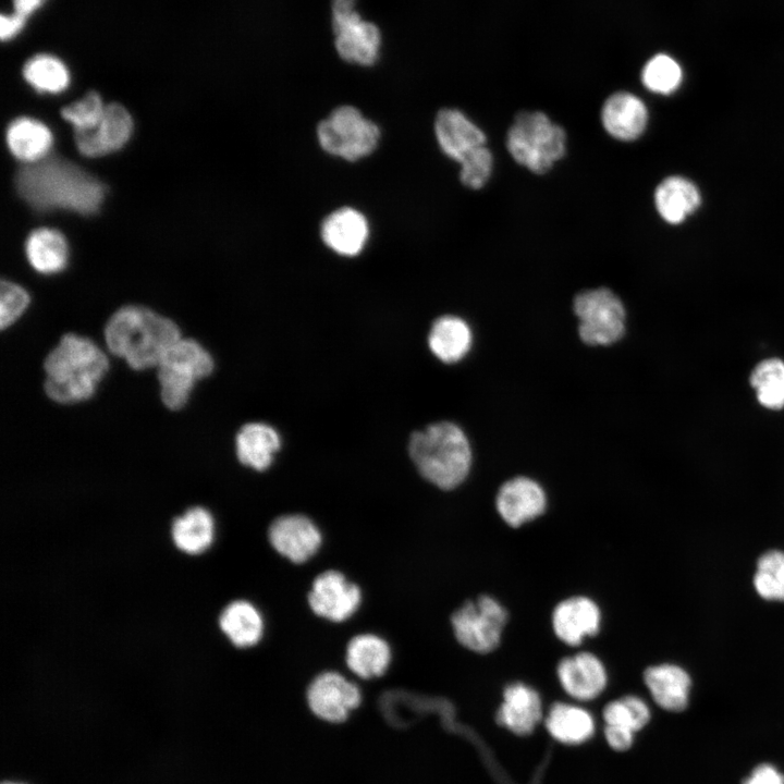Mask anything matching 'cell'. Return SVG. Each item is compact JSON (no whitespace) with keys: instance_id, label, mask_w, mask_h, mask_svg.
Segmentation results:
<instances>
[{"instance_id":"cell-31","label":"cell","mask_w":784,"mask_h":784,"mask_svg":"<svg viewBox=\"0 0 784 784\" xmlns=\"http://www.w3.org/2000/svg\"><path fill=\"white\" fill-rule=\"evenodd\" d=\"M27 258L41 273H54L68 262V245L63 235L51 229L34 231L26 243Z\"/></svg>"},{"instance_id":"cell-41","label":"cell","mask_w":784,"mask_h":784,"mask_svg":"<svg viewBox=\"0 0 784 784\" xmlns=\"http://www.w3.org/2000/svg\"><path fill=\"white\" fill-rule=\"evenodd\" d=\"M604 736L612 749L624 751L633 745L635 732L621 726L605 725Z\"/></svg>"},{"instance_id":"cell-25","label":"cell","mask_w":784,"mask_h":784,"mask_svg":"<svg viewBox=\"0 0 784 784\" xmlns=\"http://www.w3.org/2000/svg\"><path fill=\"white\" fill-rule=\"evenodd\" d=\"M697 186L682 176H669L654 192V205L661 218L670 224L683 222L700 205Z\"/></svg>"},{"instance_id":"cell-34","label":"cell","mask_w":784,"mask_h":784,"mask_svg":"<svg viewBox=\"0 0 784 784\" xmlns=\"http://www.w3.org/2000/svg\"><path fill=\"white\" fill-rule=\"evenodd\" d=\"M683 71L672 57L659 53L652 57L644 66L641 81L652 93L669 95L678 88L682 83Z\"/></svg>"},{"instance_id":"cell-39","label":"cell","mask_w":784,"mask_h":784,"mask_svg":"<svg viewBox=\"0 0 784 784\" xmlns=\"http://www.w3.org/2000/svg\"><path fill=\"white\" fill-rule=\"evenodd\" d=\"M29 303L27 292L20 285L2 281L0 289V324L4 329L12 324Z\"/></svg>"},{"instance_id":"cell-8","label":"cell","mask_w":784,"mask_h":784,"mask_svg":"<svg viewBox=\"0 0 784 784\" xmlns=\"http://www.w3.org/2000/svg\"><path fill=\"white\" fill-rule=\"evenodd\" d=\"M320 146L329 154L355 161L377 146L380 131L351 106L336 108L317 127Z\"/></svg>"},{"instance_id":"cell-3","label":"cell","mask_w":784,"mask_h":784,"mask_svg":"<svg viewBox=\"0 0 784 784\" xmlns=\"http://www.w3.org/2000/svg\"><path fill=\"white\" fill-rule=\"evenodd\" d=\"M108 367L106 354L90 339L66 333L45 358L46 394L61 404L86 401Z\"/></svg>"},{"instance_id":"cell-4","label":"cell","mask_w":784,"mask_h":784,"mask_svg":"<svg viewBox=\"0 0 784 784\" xmlns=\"http://www.w3.org/2000/svg\"><path fill=\"white\" fill-rule=\"evenodd\" d=\"M409 455L420 475L443 490L460 486L471 466V449L464 431L451 421H439L416 431Z\"/></svg>"},{"instance_id":"cell-37","label":"cell","mask_w":784,"mask_h":784,"mask_svg":"<svg viewBox=\"0 0 784 784\" xmlns=\"http://www.w3.org/2000/svg\"><path fill=\"white\" fill-rule=\"evenodd\" d=\"M105 106L96 91H90L81 100L62 109V117L72 123L75 131L90 130L101 120Z\"/></svg>"},{"instance_id":"cell-23","label":"cell","mask_w":784,"mask_h":784,"mask_svg":"<svg viewBox=\"0 0 784 784\" xmlns=\"http://www.w3.org/2000/svg\"><path fill=\"white\" fill-rule=\"evenodd\" d=\"M392 659L389 644L375 634L354 636L346 646L345 662L358 677L370 679L382 676Z\"/></svg>"},{"instance_id":"cell-20","label":"cell","mask_w":784,"mask_h":784,"mask_svg":"<svg viewBox=\"0 0 784 784\" xmlns=\"http://www.w3.org/2000/svg\"><path fill=\"white\" fill-rule=\"evenodd\" d=\"M601 121L604 130L620 140H634L645 131L648 122L646 105L637 96L618 91L603 103Z\"/></svg>"},{"instance_id":"cell-16","label":"cell","mask_w":784,"mask_h":784,"mask_svg":"<svg viewBox=\"0 0 784 784\" xmlns=\"http://www.w3.org/2000/svg\"><path fill=\"white\" fill-rule=\"evenodd\" d=\"M556 673L565 693L580 701L597 698L607 686L605 669L590 652H579L562 659Z\"/></svg>"},{"instance_id":"cell-38","label":"cell","mask_w":784,"mask_h":784,"mask_svg":"<svg viewBox=\"0 0 784 784\" xmlns=\"http://www.w3.org/2000/svg\"><path fill=\"white\" fill-rule=\"evenodd\" d=\"M460 164L462 183L469 188L478 189L487 183L491 174L493 157L483 145L470 151Z\"/></svg>"},{"instance_id":"cell-14","label":"cell","mask_w":784,"mask_h":784,"mask_svg":"<svg viewBox=\"0 0 784 784\" xmlns=\"http://www.w3.org/2000/svg\"><path fill=\"white\" fill-rule=\"evenodd\" d=\"M495 505L502 519L511 527L516 528L544 512L547 497L537 481L518 476L505 481L500 487Z\"/></svg>"},{"instance_id":"cell-7","label":"cell","mask_w":784,"mask_h":784,"mask_svg":"<svg viewBox=\"0 0 784 784\" xmlns=\"http://www.w3.org/2000/svg\"><path fill=\"white\" fill-rule=\"evenodd\" d=\"M578 318V335L590 346L611 345L626 331V311L622 301L611 290L598 287L577 294L573 303Z\"/></svg>"},{"instance_id":"cell-18","label":"cell","mask_w":784,"mask_h":784,"mask_svg":"<svg viewBox=\"0 0 784 784\" xmlns=\"http://www.w3.org/2000/svg\"><path fill=\"white\" fill-rule=\"evenodd\" d=\"M434 132L442 151L458 163L486 143L485 133L456 109H442L438 112Z\"/></svg>"},{"instance_id":"cell-30","label":"cell","mask_w":784,"mask_h":784,"mask_svg":"<svg viewBox=\"0 0 784 784\" xmlns=\"http://www.w3.org/2000/svg\"><path fill=\"white\" fill-rule=\"evenodd\" d=\"M7 140L16 158L33 163L45 158L52 145V135L42 123L21 118L10 124Z\"/></svg>"},{"instance_id":"cell-5","label":"cell","mask_w":784,"mask_h":784,"mask_svg":"<svg viewBox=\"0 0 784 784\" xmlns=\"http://www.w3.org/2000/svg\"><path fill=\"white\" fill-rule=\"evenodd\" d=\"M506 147L518 164L541 174L564 156L566 134L543 112L524 111L509 128Z\"/></svg>"},{"instance_id":"cell-28","label":"cell","mask_w":784,"mask_h":784,"mask_svg":"<svg viewBox=\"0 0 784 784\" xmlns=\"http://www.w3.org/2000/svg\"><path fill=\"white\" fill-rule=\"evenodd\" d=\"M473 333L468 323L457 316L438 318L431 326L428 344L441 362L452 364L467 355L471 347Z\"/></svg>"},{"instance_id":"cell-32","label":"cell","mask_w":784,"mask_h":784,"mask_svg":"<svg viewBox=\"0 0 784 784\" xmlns=\"http://www.w3.org/2000/svg\"><path fill=\"white\" fill-rule=\"evenodd\" d=\"M749 383L758 403L771 411L784 408V360L771 357L759 362L750 372Z\"/></svg>"},{"instance_id":"cell-22","label":"cell","mask_w":784,"mask_h":784,"mask_svg":"<svg viewBox=\"0 0 784 784\" xmlns=\"http://www.w3.org/2000/svg\"><path fill=\"white\" fill-rule=\"evenodd\" d=\"M644 681L653 700L662 709L681 712L688 706L690 678L679 666H650L645 671Z\"/></svg>"},{"instance_id":"cell-1","label":"cell","mask_w":784,"mask_h":784,"mask_svg":"<svg viewBox=\"0 0 784 784\" xmlns=\"http://www.w3.org/2000/svg\"><path fill=\"white\" fill-rule=\"evenodd\" d=\"M20 195L34 208L96 212L103 185L83 169L60 158H47L22 168L16 175Z\"/></svg>"},{"instance_id":"cell-40","label":"cell","mask_w":784,"mask_h":784,"mask_svg":"<svg viewBox=\"0 0 784 784\" xmlns=\"http://www.w3.org/2000/svg\"><path fill=\"white\" fill-rule=\"evenodd\" d=\"M742 784H784V773L772 763H759L743 780Z\"/></svg>"},{"instance_id":"cell-17","label":"cell","mask_w":784,"mask_h":784,"mask_svg":"<svg viewBox=\"0 0 784 784\" xmlns=\"http://www.w3.org/2000/svg\"><path fill=\"white\" fill-rule=\"evenodd\" d=\"M600 622L598 605L586 597L563 600L552 614L555 635L569 646H578L585 637L595 636L600 629Z\"/></svg>"},{"instance_id":"cell-9","label":"cell","mask_w":784,"mask_h":784,"mask_svg":"<svg viewBox=\"0 0 784 784\" xmlns=\"http://www.w3.org/2000/svg\"><path fill=\"white\" fill-rule=\"evenodd\" d=\"M506 621L505 609L486 595L465 602L451 616L457 641L477 653H488L499 646Z\"/></svg>"},{"instance_id":"cell-12","label":"cell","mask_w":784,"mask_h":784,"mask_svg":"<svg viewBox=\"0 0 784 784\" xmlns=\"http://www.w3.org/2000/svg\"><path fill=\"white\" fill-rule=\"evenodd\" d=\"M268 539L280 555L295 564L311 559L322 543L319 528L302 514L277 517L269 526Z\"/></svg>"},{"instance_id":"cell-36","label":"cell","mask_w":784,"mask_h":784,"mask_svg":"<svg viewBox=\"0 0 784 784\" xmlns=\"http://www.w3.org/2000/svg\"><path fill=\"white\" fill-rule=\"evenodd\" d=\"M605 725H615L638 732L650 720L647 703L637 696H625L609 702L603 709Z\"/></svg>"},{"instance_id":"cell-33","label":"cell","mask_w":784,"mask_h":784,"mask_svg":"<svg viewBox=\"0 0 784 784\" xmlns=\"http://www.w3.org/2000/svg\"><path fill=\"white\" fill-rule=\"evenodd\" d=\"M25 81L41 93L58 94L70 83L66 65L56 56L39 53L29 58L23 66Z\"/></svg>"},{"instance_id":"cell-26","label":"cell","mask_w":784,"mask_h":784,"mask_svg":"<svg viewBox=\"0 0 784 784\" xmlns=\"http://www.w3.org/2000/svg\"><path fill=\"white\" fill-rule=\"evenodd\" d=\"M170 534L180 551L188 555H198L213 541L215 520L205 507L194 506L174 518Z\"/></svg>"},{"instance_id":"cell-11","label":"cell","mask_w":784,"mask_h":784,"mask_svg":"<svg viewBox=\"0 0 784 784\" xmlns=\"http://www.w3.org/2000/svg\"><path fill=\"white\" fill-rule=\"evenodd\" d=\"M307 601L316 615L339 623L350 618L358 610L362 591L344 574L329 569L314 579Z\"/></svg>"},{"instance_id":"cell-21","label":"cell","mask_w":784,"mask_h":784,"mask_svg":"<svg viewBox=\"0 0 784 784\" xmlns=\"http://www.w3.org/2000/svg\"><path fill=\"white\" fill-rule=\"evenodd\" d=\"M321 237L335 253L355 256L360 253L367 241V220L353 208H341L323 220Z\"/></svg>"},{"instance_id":"cell-44","label":"cell","mask_w":784,"mask_h":784,"mask_svg":"<svg viewBox=\"0 0 784 784\" xmlns=\"http://www.w3.org/2000/svg\"><path fill=\"white\" fill-rule=\"evenodd\" d=\"M1 784H28V783L23 782V781L7 780V781H3Z\"/></svg>"},{"instance_id":"cell-2","label":"cell","mask_w":784,"mask_h":784,"mask_svg":"<svg viewBox=\"0 0 784 784\" xmlns=\"http://www.w3.org/2000/svg\"><path fill=\"white\" fill-rule=\"evenodd\" d=\"M179 339L180 330L172 320L142 306L120 308L105 327L109 351L135 370L158 366Z\"/></svg>"},{"instance_id":"cell-29","label":"cell","mask_w":784,"mask_h":784,"mask_svg":"<svg viewBox=\"0 0 784 784\" xmlns=\"http://www.w3.org/2000/svg\"><path fill=\"white\" fill-rule=\"evenodd\" d=\"M548 733L565 745H579L595 733L591 714L581 707L565 702H555L550 708L546 721Z\"/></svg>"},{"instance_id":"cell-13","label":"cell","mask_w":784,"mask_h":784,"mask_svg":"<svg viewBox=\"0 0 784 784\" xmlns=\"http://www.w3.org/2000/svg\"><path fill=\"white\" fill-rule=\"evenodd\" d=\"M335 47L339 54L348 62L362 65L372 64L379 52L380 32L376 25L362 21L353 9L332 12Z\"/></svg>"},{"instance_id":"cell-42","label":"cell","mask_w":784,"mask_h":784,"mask_svg":"<svg viewBox=\"0 0 784 784\" xmlns=\"http://www.w3.org/2000/svg\"><path fill=\"white\" fill-rule=\"evenodd\" d=\"M27 19L12 12L0 16V37L2 41L15 38L25 27Z\"/></svg>"},{"instance_id":"cell-6","label":"cell","mask_w":784,"mask_h":784,"mask_svg":"<svg viewBox=\"0 0 784 784\" xmlns=\"http://www.w3.org/2000/svg\"><path fill=\"white\" fill-rule=\"evenodd\" d=\"M157 367L163 404L170 409H180L195 383L211 373L213 359L195 340L179 339Z\"/></svg>"},{"instance_id":"cell-10","label":"cell","mask_w":784,"mask_h":784,"mask_svg":"<svg viewBox=\"0 0 784 784\" xmlns=\"http://www.w3.org/2000/svg\"><path fill=\"white\" fill-rule=\"evenodd\" d=\"M306 701L318 719L328 723H342L360 705L362 691L342 674L327 671L310 682Z\"/></svg>"},{"instance_id":"cell-24","label":"cell","mask_w":784,"mask_h":784,"mask_svg":"<svg viewBox=\"0 0 784 784\" xmlns=\"http://www.w3.org/2000/svg\"><path fill=\"white\" fill-rule=\"evenodd\" d=\"M280 445L281 440L277 430L262 422L244 425L235 438L238 461L259 471L271 465Z\"/></svg>"},{"instance_id":"cell-43","label":"cell","mask_w":784,"mask_h":784,"mask_svg":"<svg viewBox=\"0 0 784 784\" xmlns=\"http://www.w3.org/2000/svg\"><path fill=\"white\" fill-rule=\"evenodd\" d=\"M47 0H12L13 12L28 19L32 14L44 7Z\"/></svg>"},{"instance_id":"cell-15","label":"cell","mask_w":784,"mask_h":784,"mask_svg":"<svg viewBox=\"0 0 784 784\" xmlns=\"http://www.w3.org/2000/svg\"><path fill=\"white\" fill-rule=\"evenodd\" d=\"M132 119L124 107L118 103L106 106L99 123L84 131H75V142L79 151L97 157L121 148L132 132Z\"/></svg>"},{"instance_id":"cell-19","label":"cell","mask_w":784,"mask_h":784,"mask_svg":"<svg viewBox=\"0 0 784 784\" xmlns=\"http://www.w3.org/2000/svg\"><path fill=\"white\" fill-rule=\"evenodd\" d=\"M542 716L539 694L523 683L505 687L497 721L510 732L524 736L532 733Z\"/></svg>"},{"instance_id":"cell-35","label":"cell","mask_w":784,"mask_h":784,"mask_svg":"<svg viewBox=\"0 0 784 784\" xmlns=\"http://www.w3.org/2000/svg\"><path fill=\"white\" fill-rule=\"evenodd\" d=\"M754 585L762 598L784 601L783 552L772 550L760 556Z\"/></svg>"},{"instance_id":"cell-27","label":"cell","mask_w":784,"mask_h":784,"mask_svg":"<svg viewBox=\"0 0 784 784\" xmlns=\"http://www.w3.org/2000/svg\"><path fill=\"white\" fill-rule=\"evenodd\" d=\"M219 627L237 648L257 645L264 635V618L249 601L234 600L219 615Z\"/></svg>"}]
</instances>
